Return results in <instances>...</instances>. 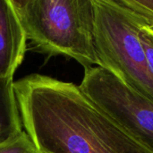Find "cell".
Segmentation results:
<instances>
[{
  "instance_id": "1",
  "label": "cell",
  "mask_w": 153,
  "mask_h": 153,
  "mask_svg": "<svg viewBox=\"0 0 153 153\" xmlns=\"http://www.w3.org/2000/svg\"><path fill=\"white\" fill-rule=\"evenodd\" d=\"M13 91L40 153H153L73 82L32 74L14 81Z\"/></svg>"
},
{
  "instance_id": "2",
  "label": "cell",
  "mask_w": 153,
  "mask_h": 153,
  "mask_svg": "<svg viewBox=\"0 0 153 153\" xmlns=\"http://www.w3.org/2000/svg\"><path fill=\"white\" fill-rule=\"evenodd\" d=\"M27 40L48 57L65 56L84 69L100 66L92 0H11Z\"/></svg>"
},
{
  "instance_id": "3",
  "label": "cell",
  "mask_w": 153,
  "mask_h": 153,
  "mask_svg": "<svg viewBox=\"0 0 153 153\" xmlns=\"http://www.w3.org/2000/svg\"><path fill=\"white\" fill-rule=\"evenodd\" d=\"M100 67L153 102V74L139 32L144 21L120 0H92Z\"/></svg>"
},
{
  "instance_id": "4",
  "label": "cell",
  "mask_w": 153,
  "mask_h": 153,
  "mask_svg": "<svg viewBox=\"0 0 153 153\" xmlns=\"http://www.w3.org/2000/svg\"><path fill=\"white\" fill-rule=\"evenodd\" d=\"M80 89L134 138L153 152V102L100 66L84 69Z\"/></svg>"
},
{
  "instance_id": "5",
  "label": "cell",
  "mask_w": 153,
  "mask_h": 153,
  "mask_svg": "<svg viewBox=\"0 0 153 153\" xmlns=\"http://www.w3.org/2000/svg\"><path fill=\"white\" fill-rule=\"evenodd\" d=\"M27 42L11 0H0V82H13L24 58Z\"/></svg>"
},
{
  "instance_id": "6",
  "label": "cell",
  "mask_w": 153,
  "mask_h": 153,
  "mask_svg": "<svg viewBox=\"0 0 153 153\" xmlns=\"http://www.w3.org/2000/svg\"><path fill=\"white\" fill-rule=\"evenodd\" d=\"M13 82H0V145L23 132Z\"/></svg>"
},
{
  "instance_id": "7",
  "label": "cell",
  "mask_w": 153,
  "mask_h": 153,
  "mask_svg": "<svg viewBox=\"0 0 153 153\" xmlns=\"http://www.w3.org/2000/svg\"><path fill=\"white\" fill-rule=\"evenodd\" d=\"M0 153H40L24 132L0 145Z\"/></svg>"
},
{
  "instance_id": "8",
  "label": "cell",
  "mask_w": 153,
  "mask_h": 153,
  "mask_svg": "<svg viewBox=\"0 0 153 153\" xmlns=\"http://www.w3.org/2000/svg\"><path fill=\"white\" fill-rule=\"evenodd\" d=\"M127 8L137 13L145 22V25L153 29V0H120Z\"/></svg>"
},
{
  "instance_id": "9",
  "label": "cell",
  "mask_w": 153,
  "mask_h": 153,
  "mask_svg": "<svg viewBox=\"0 0 153 153\" xmlns=\"http://www.w3.org/2000/svg\"><path fill=\"white\" fill-rule=\"evenodd\" d=\"M139 37L143 44L149 66L153 74V29L147 26L141 28Z\"/></svg>"
}]
</instances>
